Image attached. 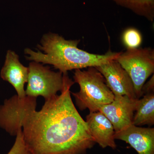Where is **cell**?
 Segmentation results:
<instances>
[{
    "label": "cell",
    "mask_w": 154,
    "mask_h": 154,
    "mask_svg": "<svg viewBox=\"0 0 154 154\" xmlns=\"http://www.w3.org/2000/svg\"><path fill=\"white\" fill-rule=\"evenodd\" d=\"M85 121L96 143L102 148H116L114 128L104 114L100 111L90 112Z\"/></svg>",
    "instance_id": "30bf717a"
},
{
    "label": "cell",
    "mask_w": 154,
    "mask_h": 154,
    "mask_svg": "<svg viewBox=\"0 0 154 154\" xmlns=\"http://www.w3.org/2000/svg\"><path fill=\"white\" fill-rule=\"evenodd\" d=\"M7 154H33L26 145L22 133L17 134L15 143Z\"/></svg>",
    "instance_id": "5bb4252c"
},
{
    "label": "cell",
    "mask_w": 154,
    "mask_h": 154,
    "mask_svg": "<svg viewBox=\"0 0 154 154\" xmlns=\"http://www.w3.org/2000/svg\"><path fill=\"white\" fill-rule=\"evenodd\" d=\"M132 125L136 126L152 125L154 124V93L145 94L137 100Z\"/></svg>",
    "instance_id": "8fae6325"
},
{
    "label": "cell",
    "mask_w": 154,
    "mask_h": 154,
    "mask_svg": "<svg viewBox=\"0 0 154 154\" xmlns=\"http://www.w3.org/2000/svg\"><path fill=\"white\" fill-rule=\"evenodd\" d=\"M80 40H66L55 33L45 34L38 48L43 51H34L29 48L25 53L28 60L43 64L52 65L62 73L73 69L99 66L116 60L121 52L108 51L105 54L90 53L78 47Z\"/></svg>",
    "instance_id": "7a4b0ae2"
},
{
    "label": "cell",
    "mask_w": 154,
    "mask_h": 154,
    "mask_svg": "<svg viewBox=\"0 0 154 154\" xmlns=\"http://www.w3.org/2000/svg\"><path fill=\"white\" fill-rule=\"evenodd\" d=\"M115 140L124 141L134 149L138 154H154V128L131 125L115 132Z\"/></svg>",
    "instance_id": "ba28073f"
},
{
    "label": "cell",
    "mask_w": 154,
    "mask_h": 154,
    "mask_svg": "<svg viewBox=\"0 0 154 154\" xmlns=\"http://www.w3.org/2000/svg\"><path fill=\"white\" fill-rule=\"evenodd\" d=\"M122 41L127 49H135L140 47L143 42V36L136 28H129L122 33Z\"/></svg>",
    "instance_id": "4fadbf2b"
},
{
    "label": "cell",
    "mask_w": 154,
    "mask_h": 154,
    "mask_svg": "<svg viewBox=\"0 0 154 154\" xmlns=\"http://www.w3.org/2000/svg\"><path fill=\"white\" fill-rule=\"evenodd\" d=\"M119 6L128 9L152 22L154 19V0H112Z\"/></svg>",
    "instance_id": "7c38bea8"
},
{
    "label": "cell",
    "mask_w": 154,
    "mask_h": 154,
    "mask_svg": "<svg viewBox=\"0 0 154 154\" xmlns=\"http://www.w3.org/2000/svg\"><path fill=\"white\" fill-rule=\"evenodd\" d=\"M26 96L37 98L42 96L45 101L53 98L63 86V74L51 70L36 62L30 63L28 67Z\"/></svg>",
    "instance_id": "5b68a950"
},
{
    "label": "cell",
    "mask_w": 154,
    "mask_h": 154,
    "mask_svg": "<svg viewBox=\"0 0 154 154\" xmlns=\"http://www.w3.org/2000/svg\"><path fill=\"white\" fill-rule=\"evenodd\" d=\"M74 82L80 91L72 93L80 110L89 109L90 112L99 111L102 106L113 102L114 95L106 85L105 78L94 67L86 70L76 69Z\"/></svg>",
    "instance_id": "3957f363"
},
{
    "label": "cell",
    "mask_w": 154,
    "mask_h": 154,
    "mask_svg": "<svg viewBox=\"0 0 154 154\" xmlns=\"http://www.w3.org/2000/svg\"><path fill=\"white\" fill-rule=\"evenodd\" d=\"M138 99H132L127 96H114L113 102L102 106L99 111L111 122L115 132H119L132 125Z\"/></svg>",
    "instance_id": "8992f818"
},
{
    "label": "cell",
    "mask_w": 154,
    "mask_h": 154,
    "mask_svg": "<svg viewBox=\"0 0 154 154\" xmlns=\"http://www.w3.org/2000/svg\"><path fill=\"white\" fill-rule=\"evenodd\" d=\"M0 75L3 80L14 87L19 98H23L26 96L24 86L28 82V68L20 62L19 56L14 51L11 50L7 51Z\"/></svg>",
    "instance_id": "9c48e42d"
},
{
    "label": "cell",
    "mask_w": 154,
    "mask_h": 154,
    "mask_svg": "<svg viewBox=\"0 0 154 154\" xmlns=\"http://www.w3.org/2000/svg\"><path fill=\"white\" fill-rule=\"evenodd\" d=\"M63 74L60 95L45 101L38 111L36 98L30 97L18 117L17 125L33 154H85L96 144L72 101L74 82Z\"/></svg>",
    "instance_id": "6da1fadb"
},
{
    "label": "cell",
    "mask_w": 154,
    "mask_h": 154,
    "mask_svg": "<svg viewBox=\"0 0 154 154\" xmlns=\"http://www.w3.org/2000/svg\"><path fill=\"white\" fill-rule=\"evenodd\" d=\"M95 68L105 78L106 85L114 96L137 99L130 77L116 59Z\"/></svg>",
    "instance_id": "52a82bcc"
},
{
    "label": "cell",
    "mask_w": 154,
    "mask_h": 154,
    "mask_svg": "<svg viewBox=\"0 0 154 154\" xmlns=\"http://www.w3.org/2000/svg\"><path fill=\"white\" fill-rule=\"evenodd\" d=\"M154 75L149 80V82L144 84L142 89V96L143 94H150V93H154Z\"/></svg>",
    "instance_id": "9a60e30c"
},
{
    "label": "cell",
    "mask_w": 154,
    "mask_h": 154,
    "mask_svg": "<svg viewBox=\"0 0 154 154\" xmlns=\"http://www.w3.org/2000/svg\"><path fill=\"white\" fill-rule=\"evenodd\" d=\"M129 75L137 99L142 96V89L154 72V50L151 48L127 49L116 59Z\"/></svg>",
    "instance_id": "277c9868"
}]
</instances>
